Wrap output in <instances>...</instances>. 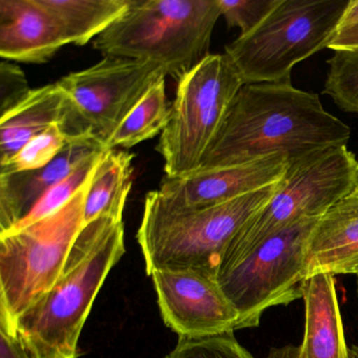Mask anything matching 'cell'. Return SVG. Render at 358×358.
<instances>
[{"label":"cell","instance_id":"obj_31","mask_svg":"<svg viewBox=\"0 0 358 358\" xmlns=\"http://www.w3.org/2000/svg\"><path fill=\"white\" fill-rule=\"evenodd\" d=\"M350 358H358L357 353H356L353 347H351V349H350Z\"/></svg>","mask_w":358,"mask_h":358},{"label":"cell","instance_id":"obj_27","mask_svg":"<svg viewBox=\"0 0 358 358\" xmlns=\"http://www.w3.org/2000/svg\"><path fill=\"white\" fill-rule=\"evenodd\" d=\"M0 358H33L17 335L0 328Z\"/></svg>","mask_w":358,"mask_h":358},{"label":"cell","instance_id":"obj_33","mask_svg":"<svg viewBox=\"0 0 358 358\" xmlns=\"http://www.w3.org/2000/svg\"><path fill=\"white\" fill-rule=\"evenodd\" d=\"M356 293H357V299H358V278H357V289H356Z\"/></svg>","mask_w":358,"mask_h":358},{"label":"cell","instance_id":"obj_18","mask_svg":"<svg viewBox=\"0 0 358 358\" xmlns=\"http://www.w3.org/2000/svg\"><path fill=\"white\" fill-rule=\"evenodd\" d=\"M134 155L106 150L96 166L85 203V224L101 217L122 221L133 185Z\"/></svg>","mask_w":358,"mask_h":358},{"label":"cell","instance_id":"obj_26","mask_svg":"<svg viewBox=\"0 0 358 358\" xmlns=\"http://www.w3.org/2000/svg\"><path fill=\"white\" fill-rule=\"evenodd\" d=\"M31 92L32 89L29 87L24 71L8 60H3L0 64V116L22 103Z\"/></svg>","mask_w":358,"mask_h":358},{"label":"cell","instance_id":"obj_14","mask_svg":"<svg viewBox=\"0 0 358 358\" xmlns=\"http://www.w3.org/2000/svg\"><path fill=\"white\" fill-rule=\"evenodd\" d=\"M69 45L62 27L38 0H0V56L45 64Z\"/></svg>","mask_w":358,"mask_h":358},{"label":"cell","instance_id":"obj_6","mask_svg":"<svg viewBox=\"0 0 358 358\" xmlns=\"http://www.w3.org/2000/svg\"><path fill=\"white\" fill-rule=\"evenodd\" d=\"M351 0H280L249 34L226 45L244 85L291 81V72L336 36Z\"/></svg>","mask_w":358,"mask_h":358},{"label":"cell","instance_id":"obj_30","mask_svg":"<svg viewBox=\"0 0 358 358\" xmlns=\"http://www.w3.org/2000/svg\"><path fill=\"white\" fill-rule=\"evenodd\" d=\"M358 24V0H351L343 20H341L339 30L350 28Z\"/></svg>","mask_w":358,"mask_h":358},{"label":"cell","instance_id":"obj_10","mask_svg":"<svg viewBox=\"0 0 358 358\" xmlns=\"http://www.w3.org/2000/svg\"><path fill=\"white\" fill-rule=\"evenodd\" d=\"M166 76L154 62L104 57L91 68L62 77L56 83L68 99L64 134L68 139L90 136L106 150L127 115Z\"/></svg>","mask_w":358,"mask_h":358},{"label":"cell","instance_id":"obj_20","mask_svg":"<svg viewBox=\"0 0 358 358\" xmlns=\"http://www.w3.org/2000/svg\"><path fill=\"white\" fill-rule=\"evenodd\" d=\"M171 108L165 93V78L152 85L139 103L119 125L106 150L131 148L162 134L169 122Z\"/></svg>","mask_w":358,"mask_h":358},{"label":"cell","instance_id":"obj_35","mask_svg":"<svg viewBox=\"0 0 358 358\" xmlns=\"http://www.w3.org/2000/svg\"><path fill=\"white\" fill-rule=\"evenodd\" d=\"M357 161H358V158H357ZM357 194H358V192H357Z\"/></svg>","mask_w":358,"mask_h":358},{"label":"cell","instance_id":"obj_28","mask_svg":"<svg viewBox=\"0 0 358 358\" xmlns=\"http://www.w3.org/2000/svg\"><path fill=\"white\" fill-rule=\"evenodd\" d=\"M328 49L332 51L358 49V24L339 30Z\"/></svg>","mask_w":358,"mask_h":358},{"label":"cell","instance_id":"obj_34","mask_svg":"<svg viewBox=\"0 0 358 358\" xmlns=\"http://www.w3.org/2000/svg\"><path fill=\"white\" fill-rule=\"evenodd\" d=\"M356 276H357V278H358V273H357V274H356Z\"/></svg>","mask_w":358,"mask_h":358},{"label":"cell","instance_id":"obj_19","mask_svg":"<svg viewBox=\"0 0 358 358\" xmlns=\"http://www.w3.org/2000/svg\"><path fill=\"white\" fill-rule=\"evenodd\" d=\"M57 20L69 45L95 41L129 9L131 0H38Z\"/></svg>","mask_w":358,"mask_h":358},{"label":"cell","instance_id":"obj_17","mask_svg":"<svg viewBox=\"0 0 358 358\" xmlns=\"http://www.w3.org/2000/svg\"><path fill=\"white\" fill-rule=\"evenodd\" d=\"M66 110V94L53 83L32 90L22 103L0 116V166L52 125L62 127Z\"/></svg>","mask_w":358,"mask_h":358},{"label":"cell","instance_id":"obj_24","mask_svg":"<svg viewBox=\"0 0 358 358\" xmlns=\"http://www.w3.org/2000/svg\"><path fill=\"white\" fill-rule=\"evenodd\" d=\"M164 358H253L234 336V331L204 337H179Z\"/></svg>","mask_w":358,"mask_h":358},{"label":"cell","instance_id":"obj_2","mask_svg":"<svg viewBox=\"0 0 358 358\" xmlns=\"http://www.w3.org/2000/svg\"><path fill=\"white\" fill-rule=\"evenodd\" d=\"M124 253L123 221L101 217L85 224L59 280L16 320L14 332L33 358H78L96 296Z\"/></svg>","mask_w":358,"mask_h":358},{"label":"cell","instance_id":"obj_5","mask_svg":"<svg viewBox=\"0 0 358 358\" xmlns=\"http://www.w3.org/2000/svg\"><path fill=\"white\" fill-rule=\"evenodd\" d=\"M91 180L59 210L22 229L0 234V328L15 334L17 318L59 280L85 226Z\"/></svg>","mask_w":358,"mask_h":358},{"label":"cell","instance_id":"obj_4","mask_svg":"<svg viewBox=\"0 0 358 358\" xmlns=\"http://www.w3.org/2000/svg\"><path fill=\"white\" fill-rule=\"evenodd\" d=\"M220 17L219 0H131L94 48L104 57L154 62L179 83L210 55Z\"/></svg>","mask_w":358,"mask_h":358},{"label":"cell","instance_id":"obj_15","mask_svg":"<svg viewBox=\"0 0 358 358\" xmlns=\"http://www.w3.org/2000/svg\"><path fill=\"white\" fill-rule=\"evenodd\" d=\"M358 273V194L333 205L312 230L306 280L315 274Z\"/></svg>","mask_w":358,"mask_h":358},{"label":"cell","instance_id":"obj_25","mask_svg":"<svg viewBox=\"0 0 358 358\" xmlns=\"http://www.w3.org/2000/svg\"><path fill=\"white\" fill-rule=\"evenodd\" d=\"M280 0H219L221 16L229 28H238L240 36L257 28Z\"/></svg>","mask_w":358,"mask_h":358},{"label":"cell","instance_id":"obj_1","mask_svg":"<svg viewBox=\"0 0 358 358\" xmlns=\"http://www.w3.org/2000/svg\"><path fill=\"white\" fill-rule=\"evenodd\" d=\"M350 137V127L327 112L316 94L296 89L291 81L249 83L232 100L198 171L274 155H284L290 164L324 148L347 145Z\"/></svg>","mask_w":358,"mask_h":358},{"label":"cell","instance_id":"obj_21","mask_svg":"<svg viewBox=\"0 0 358 358\" xmlns=\"http://www.w3.org/2000/svg\"><path fill=\"white\" fill-rule=\"evenodd\" d=\"M104 152L106 150L97 152L90 158L85 159L68 176L62 178L55 185L49 188L45 194L37 201L30 213L10 231L22 229L31 224L36 223L68 204L76 196L77 192L90 181Z\"/></svg>","mask_w":358,"mask_h":358},{"label":"cell","instance_id":"obj_11","mask_svg":"<svg viewBox=\"0 0 358 358\" xmlns=\"http://www.w3.org/2000/svg\"><path fill=\"white\" fill-rule=\"evenodd\" d=\"M165 324L179 337H204L236 330L238 313L208 272L163 269L152 273Z\"/></svg>","mask_w":358,"mask_h":358},{"label":"cell","instance_id":"obj_29","mask_svg":"<svg viewBox=\"0 0 358 358\" xmlns=\"http://www.w3.org/2000/svg\"><path fill=\"white\" fill-rule=\"evenodd\" d=\"M267 358H301L299 347L294 345H287L284 347L272 348Z\"/></svg>","mask_w":358,"mask_h":358},{"label":"cell","instance_id":"obj_9","mask_svg":"<svg viewBox=\"0 0 358 358\" xmlns=\"http://www.w3.org/2000/svg\"><path fill=\"white\" fill-rule=\"evenodd\" d=\"M317 220H301L217 270L215 280L238 313L236 330L255 328L270 308L303 299L308 243Z\"/></svg>","mask_w":358,"mask_h":358},{"label":"cell","instance_id":"obj_22","mask_svg":"<svg viewBox=\"0 0 358 358\" xmlns=\"http://www.w3.org/2000/svg\"><path fill=\"white\" fill-rule=\"evenodd\" d=\"M327 64L324 95L343 112L358 114V49L337 50Z\"/></svg>","mask_w":358,"mask_h":358},{"label":"cell","instance_id":"obj_3","mask_svg":"<svg viewBox=\"0 0 358 358\" xmlns=\"http://www.w3.org/2000/svg\"><path fill=\"white\" fill-rule=\"evenodd\" d=\"M278 183L203 208H178L157 190L148 192L137 234L148 275L163 269H196L215 276L232 238L269 202Z\"/></svg>","mask_w":358,"mask_h":358},{"label":"cell","instance_id":"obj_7","mask_svg":"<svg viewBox=\"0 0 358 358\" xmlns=\"http://www.w3.org/2000/svg\"><path fill=\"white\" fill-rule=\"evenodd\" d=\"M357 192L358 161L347 145L331 146L290 163L273 196L238 230L217 270L301 220L320 219L333 205Z\"/></svg>","mask_w":358,"mask_h":358},{"label":"cell","instance_id":"obj_13","mask_svg":"<svg viewBox=\"0 0 358 358\" xmlns=\"http://www.w3.org/2000/svg\"><path fill=\"white\" fill-rule=\"evenodd\" d=\"M103 150V145L90 136L69 138L64 150L47 166L0 173V234L13 229L49 188L85 159Z\"/></svg>","mask_w":358,"mask_h":358},{"label":"cell","instance_id":"obj_23","mask_svg":"<svg viewBox=\"0 0 358 358\" xmlns=\"http://www.w3.org/2000/svg\"><path fill=\"white\" fill-rule=\"evenodd\" d=\"M68 137L60 124L52 125L31 139L7 164L0 166V173H22L47 166L66 148Z\"/></svg>","mask_w":358,"mask_h":358},{"label":"cell","instance_id":"obj_8","mask_svg":"<svg viewBox=\"0 0 358 358\" xmlns=\"http://www.w3.org/2000/svg\"><path fill=\"white\" fill-rule=\"evenodd\" d=\"M243 85L226 54H210L178 83L169 122L157 146L166 177L199 171Z\"/></svg>","mask_w":358,"mask_h":358},{"label":"cell","instance_id":"obj_32","mask_svg":"<svg viewBox=\"0 0 358 358\" xmlns=\"http://www.w3.org/2000/svg\"><path fill=\"white\" fill-rule=\"evenodd\" d=\"M352 347H353V349L355 350V352L358 355V347H356V345H352Z\"/></svg>","mask_w":358,"mask_h":358},{"label":"cell","instance_id":"obj_12","mask_svg":"<svg viewBox=\"0 0 358 358\" xmlns=\"http://www.w3.org/2000/svg\"><path fill=\"white\" fill-rule=\"evenodd\" d=\"M288 158L274 155L236 166L200 171L181 178L165 176L157 192L178 208H203L224 204L282 180Z\"/></svg>","mask_w":358,"mask_h":358},{"label":"cell","instance_id":"obj_16","mask_svg":"<svg viewBox=\"0 0 358 358\" xmlns=\"http://www.w3.org/2000/svg\"><path fill=\"white\" fill-rule=\"evenodd\" d=\"M305 328L301 358H350L334 276L318 273L303 282Z\"/></svg>","mask_w":358,"mask_h":358}]
</instances>
